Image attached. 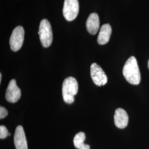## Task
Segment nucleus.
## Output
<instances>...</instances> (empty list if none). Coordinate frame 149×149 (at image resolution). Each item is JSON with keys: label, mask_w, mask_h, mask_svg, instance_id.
I'll return each mask as SVG.
<instances>
[{"label": "nucleus", "mask_w": 149, "mask_h": 149, "mask_svg": "<svg viewBox=\"0 0 149 149\" xmlns=\"http://www.w3.org/2000/svg\"><path fill=\"white\" fill-rule=\"evenodd\" d=\"M123 74L125 80L132 85H138L141 80L138 64L134 56L130 57L126 61L123 69Z\"/></svg>", "instance_id": "nucleus-1"}, {"label": "nucleus", "mask_w": 149, "mask_h": 149, "mask_svg": "<svg viewBox=\"0 0 149 149\" xmlns=\"http://www.w3.org/2000/svg\"><path fill=\"white\" fill-rule=\"evenodd\" d=\"M78 83L73 77L66 78L63 84V97L64 102L66 103L71 104L74 102V96L78 92Z\"/></svg>", "instance_id": "nucleus-2"}, {"label": "nucleus", "mask_w": 149, "mask_h": 149, "mask_svg": "<svg viewBox=\"0 0 149 149\" xmlns=\"http://www.w3.org/2000/svg\"><path fill=\"white\" fill-rule=\"evenodd\" d=\"M38 34L43 47L48 48L50 47L53 42V32L51 25L48 19H43L41 21Z\"/></svg>", "instance_id": "nucleus-3"}, {"label": "nucleus", "mask_w": 149, "mask_h": 149, "mask_svg": "<svg viewBox=\"0 0 149 149\" xmlns=\"http://www.w3.org/2000/svg\"><path fill=\"white\" fill-rule=\"evenodd\" d=\"M79 4L78 0H65L63 7V15L68 21L74 20L78 15Z\"/></svg>", "instance_id": "nucleus-4"}, {"label": "nucleus", "mask_w": 149, "mask_h": 149, "mask_svg": "<svg viewBox=\"0 0 149 149\" xmlns=\"http://www.w3.org/2000/svg\"><path fill=\"white\" fill-rule=\"evenodd\" d=\"M24 38V30L22 26L16 27L12 33L10 44L11 50L13 52L18 51L22 47Z\"/></svg>", "instance_id": "nucleus-5"}, {"label": "nucleus", "mask_w": 149, "mask_h": 149, "mask_svg": "<svg viewBox=\"0 0 149 149\" xmlns=\"http://www.w3.org/2000/svg\"><path fill=\"white\" fill-rule=\"evenodd\" d=\"M91 76L94 84L98 86L105 85L108 81L104 71L95 63L91 66Z\"/></svg>", "instance_id": "nucleus-6"}, {"label": "nucleus", "mask_w": 149, "mask_h": 149, "mask_svg": "<svg viewBox=\"0 0 149 149\" xmlns=\"http://www.w3.org/2000/svg\"><path fill=\"white\" fill-rule=\"evenodd\" d=\"M21 96V91L17 86L16 81L15 79L11 80L6 92V99L11 103H16L18 101Z\"/></svg>", "instance_id": "nucleus-7"}, {"label": "nucleus", "mask_w": 149, "mask_h": 149, "mask_svg": "<svg viewBox=\"0 0 149 149\" xmlns=\"http://www.w3.org/2000/svg\"><path fill=\"white\" fill-rule=\"evenodd\" d=\"M14 143L16 149H28L27 139L21 125H18L16 128L14 135Z\"/></svg>", "instance_id": "nucleus-8"}, {"label": "nucleus", "mask_w": 149, "mask_h": 149, "mask_svg": "<svg viewBox=\"0 0 149 149\" xmlns=\"http://www.w3.org/2000/svg\"><path fill=\"white\" fill-rule=\"evenodd\" d=\"M114 124L120 129H124L127 127L129 121L128 114L122 108H118L116 110L114 116Z\"/></svg>", "instance_id": "nucleus-9"}, {"label": "nucleus", "mask_w": 149, "mask_h": 149, "mask_svg": "<svg viewBox=\"0 0 149 149\" xmlns=\"http://www.w3.org/2000/svg\"><path fill=\"white\" fill-rule=\"evenodd\" d=\"M87 31L92 35H95L100 28V19L96 13H91L86 21Z\"/></svg>", "instance_id": "nucleus-10"}, {"label": "nucleus", "mask_w": 149, "mask_h": 149, "mask_svg": "<svg viewBox=\"0 0 149 149\" xmlns=\"http://www.w3.org/2000/svg\"><path fill=\"white\" fill-rule=\"evenodd\" d=\"M112 33V28L109 24H104L102 26L99 33L97 42L100 45H104L109 40Z\"/></svg>", "instance_id": "nucleus-11"}, {"label": "nucleus", "mask_w": 149, "mask_h": 149, "mask_svg": "<svg viewBox=\"0 0 149 149\" xmlns=\"http://www.w3.org/2000/svg\"><path fill=\"white\" fill-rule=\"evenodd\" d=\"M85 134L84 132H79L74 136V147L79 149H90V146L87 144H84L85 140Z\"/></svg>", "instance_id": "nucleus-12"}, {"label": "nucleus", "mask_w": 149, "mask_h": 149, "mask_svg": "<svg viewBox=\"0 0 149 149\" xmlns=\"http://www.w3.org/2000/svg\"><path fill=\"white\" fill-rule=\"evenodd\" d=\"M9 136V133L8 130L5 126L1 125L0 126V139H5Z\"/></svg>", "instance_id": "nucleus-13"}, {"label": "nucleus", "mask_w": 149, "mask_h": 149, "mask_svg": "<svg viewBox=\"0 0 149 149\" xmlns=\"http://www.w3.org/2000/svg\"><path fill=\"white\" fill-rule=\"evenodd\" d=\"M8 115V111L5 107L1 106L0 107V119H3Z\"/></svg>", "instance_id": "nucleus-14"}, {"label": "nucleus", "mask_w": 149, "mask_h": 149, "mask_svg": "<svg viewBox=\"0 0 149 149\" xmlns=\"http://www.w3.org/2000/svg\"><path fill=\"white\" fill-rule=\"evenodd\" d=\"M2 74H1V73L0 74V82H1V80H2Z\"/></svg>", "instance_id": "nucleus-15"}, {"label": "nucleus", "mask_w": 149, "mask_h": 149, "mask_svg": "<svg viewBox=\"0 0 149 149\" xmlns=\"http://www.w3.org/2000/svg\"><path fill=\"white\" fill-rule=\"evenodd\" d=\"M148 68H149V61H148Z\"/></svg>", "instance_id": "nucleus-16"}]
</instances>
